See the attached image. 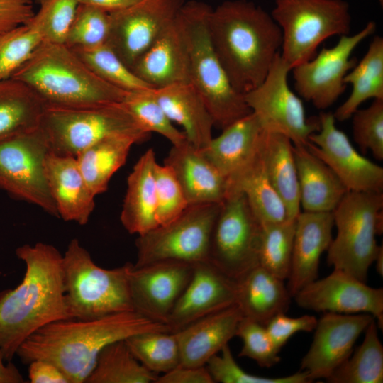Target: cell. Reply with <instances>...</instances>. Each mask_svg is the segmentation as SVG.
<instances>
[{"label":"cell","mask_w":383,"mask_h":383,"mask_svg":"<svg viewBox=\"0 0 383 383\" xmlns=\"http://www.w3.org/2000/svg\"><path fill=\"white\" fill-rule=\"evenodd\" d=\"M25 264L21 282L0 291V350L11 362L24 340L43 326L72 319L65 297L62 255L45 243L16 250Z\"/></svg>","instance_id":"obj_1"},{"label":"cell","mask_w":383,"mask_h":383,"mask_svg":"<svg viewBox=\"0 0 383 383\" xmlns=\"http://www.w3.org/2000/svg\"><path fill=\"white\" fill-rule=\"evenodd\" d=\"M148 331L171 333L167 324L135 311L89 320H59L31 334L16 355L23 364L35 360L48 361L60 369L69 383H84L105 346Z\"/></svg>","instance_id":"obj_2"},{"label":"cell","mask_w":383,"mask_h":383,"mask_svg":"<svg viewBox=\"0 0 383 383\" xmlns=\"http://www.w3.org/2000/svg\"><path fill=\"white\" fill-rule=\"evenodd\" d=\"M211 44L233 88L259 86L280 52L282 35L271 14L247 0L226 1L208 18Z\"/></svg>","instance_id":"obj_3"},{"label":"cell","mask_w":383,"mask_h":383,"mask_svg":"<svg viewBox=\"0 0 383 383\" xmlns=\"http://www.w3.org/2000/svg\"><path fill=\"white\" fill-rule=\"evenodd\" d=\"M46 106L82 107L122 102L126 92L96 75L65 44L43 41L11 76Z\"/></svg>","instance_id":"obj_4"},{"label":"cell","mask_w":383,"mask_h":383,"mask_svg":"<svg viewBox=\"0 0 383 383\" xmlns=\"http://www.w3.org/2000/svg\"><path fill=\"white\" fill-rule=\"evenodd\" d=\"M211 7L184 2L178 17L187 44L189 82L199 92L215 126L223 129L252 111L244 95L231 84L211 44L208 18Z\"/></svg>","instance_id":"obj_5"},{"label":"cell","mask_w":383,"mask_h":383,"mask_svg":"<svg viewBox=\"0 0 383 383\" xmlns=\"http://www.w3.org/2000/svg\"><path fill=\"white\" fill-rule=\"evenodd\" d=\"M131 263L108 270L97 265L77 238L62 255L66 301L72 319L89 320L134 311L128 271Z\"/></svg>","instance_id":"obj_6"},{"label":"cell","mask_w":383,"mask_h":383,"mask_svg":"<svg viewBox=\"0 0 383 383\" xmlns=\"http://www.w3.org/2000/svg\"><path fill=\"white\" fill-rule=\"evenodd\" d=\"M382 211V192H348L333 211L337 234L327 250L328 265L366 282L380 248Z\"/></svg>","instance_id":"obj_7"},{"label":"cell","mask_w":383,"mask_h":383,"mask_svg":"<svg viewBox=\"0 0 383 383\" xmlns=\"http://www.w3.org/2000/svg\"><path fill=\"white\" fill-rule=\"evenodd\" d=\"M40 128L50 152L76 155L94 143L111 136L149 135L122 102L82 107L46 106Z\"/></svg>","instance_id":"obj_8"},{"label":"cell","mask_w":383,"mask_h":383,"mask_svg":"<svg viewBox=\"0 0 383 383\" xmlns=\"http://www.w3.org/2000/svg\"><path fill=\"white\" fill-rule=\"evenodd\" d=\"M271 16L282 31L280 55L292 69L313 57L327 38L350 30L345 0H276Z\"/></svg>","instance_id":"obj_9"},{"label":"cell","mask_w":383,"mask_h":383,"mask_svg":"<svg viewBox=\"0 0 383 383\" xmlns=\"http://www.w3.org/2000/svg\"><path fill=\"white\" fill-rule=\"evenodd\" d=\"M220 207L221 204L216 203L189 204L172 222L138 235L133 266L163 260L208 262L212 230Z\"/></svg>","instance_id":"obj_10"},{"label":"cell","mask_w":383,"mask_h":383,"mask_svg":"<svg viewBox=\"0 0 383 383\" xmlns=\"http://www.w3.org/2000/svg\"><path fill=\"white\" fill-rule=\"evenodd\" d=\"M260 230L245 195L229 191L212 230L208 262L237 282L259 265Z\"/></svg>","instance_id":"obj_11"},{"label":"cell","mask_w":383,"mask_h":383,"mask_svg":"<svg viewBox=\"0 0 383 383\" xmlns=\"http://www.w3.org/2000/svg\"><path fill=\"white\" fill-rule=\"evenodd\" d=\"M50 152L39 127L0 140V189L59 217L45 172Z\"/></svg>","instance_id":"obj_12"},{"label":"cell","mask_w":383,"mask_h":383,"mask_svg":"<svg viewBox=\"0 0 383 383\" xmlns=\"http://www.w3.org/2000/svg\"><path fill=\"white\" fill-rule=\"evenodd\" d=\"M291 70L279 52L262 82L245 94L244 99L265 132L279 133L294 145H306L309 136L320 128L319 118H306L302 100L288 84Z\"/></svg>","instance_id":"obj_13"},{"label":"cell","mask_w":383,"mask_h":383,"mask_svg":"<svg viewBox=\"0 0 383 383\" xmlns=\"http://www.w3.org/2000/svg\"><path fill=\"white\" fill-rule=\"evenodd\" d=\"M376 27L375 22L370 21L359 32L340 36L334 46L323 48L311 59L294 67L291 71L298 94L318 109L331 106L344 92L345 77L356 64L353 52Z\"/></svg>","instance_id":"obj_14"},{"label":"cell","mask_w":383,"mask_h":383,"mask_svg":"<svg viewBox=\"0 0 383 383\" xmlns=\"http://www.w3.org/2000/svg\"><path fill=\"white\" fill-rule=\"evenodd\" d=\"M184 0H141L109 13L106 44L131 70L139 57L177 18Z\"/></svg>","instance_id":"obj_15"},{"label":"cell","mask_w":383,"mask_h":383,"mask_svg":"<svg viewBox=\"0 0 383 383\" xmlns=\"http://www.w3.org/2000/svg\"><path fill=\"white\" fill-rule=\"evenodd\" d=\"M320 128L309 138L307 148L335 174L348 192H382L383 167L360 154L335 126L331 112L321 113Z\"/></svg>","instance_id":"obj_16"},{"label":"cell","mask_w":383,"mask_h":383,"mask_svg":"<svg viewBox=\"0 0 383 383\" xmlns=\"http://www.w3.org/2000/svg\"><path fill=\"white\" fill-rule=\"evenodd\" d=\"M194 264L163 260L140 267L131 263L128 283L133 309L165 323L177 301L189 282Z\"/></svg>","instance_id":"obj_17"},{"label":"cell","mask_w":383,"mask_h":383,"mask_svg":"<svg viewBox=\"0 0 383 383\" xmlns=\"http://www.w3.org/2000/svg\"><path fill=\"white\" fill-rule=\"evenodd\" d=\"M293 297L299 307L316 312L370 313L383 328L382 288L370 287L340 270L317 278Z\"/></svg>","instance_id":"obj_18"},{"label":"cell","mask_w":383,"mask_h":383,"mask_svg":"<svg viewBox=\"0 0 383 383\" xmlns=\"http://www.w3.org/2000/svg\"><path fill=\"white\" fill-rule=\"evenodd\" d=\"M374 319L366 313H323L300 370L306 371L311 382L326 379L351 355L357 339Z\"/></svg>","instance_id":"obj_19"},{"label":"cell","mask_w":383,"mask_h":383,"mask_svg":"<svg viewBox=\"0 0 383 383\" xmlns=\"http://www.w3.org/2000/svg\"><path fill=\"white\" fill-rule=\"evenodd\" d=\"M236 282L209 262L194 264L192 278L166 324L174 333L191 323L235 304Z\"/></svg>","instance_id":"obj_20"},{"label":"cell","mask_w":383,"mask_h":383,"mask_svg":"<svg viewBox=\"0 0 383 383\" xmlns=\"http://www.w3.org/2000/svg\"><path fill=\"white\" fill-rule=\"evenodd\" d=\"M334 226L333 212L300 211L296 218L287 289L293 297L318 278L320 258L327 251Z\"/></svg>","instance_id":"obj_21"},{"label":"cell","mask_w":383,"mask_h":383,"mask_svg":"<svg viewBox=\"0 0 383 383\" xmlns=\"http://www.w3.org/2000/svg\"><path fill=\"white\" fill-rule=\"evenodd\" d=\"M131 70L153 89L189 82L187 44L178 15L139 57Z\"/></svg>","instance_id":"obj_22"},{"label":"cell","mask_w":383,"mask_h":383,"mask_svg":"<svg viewBox=\"0 0 383 383\" xmlns=\"http://www.w3.org/2000/svg\"><path fill=\"white\" fill-rule=\"evenodd\" d=\"M164 165L174 173L189 205L221 204L225 199L227 179L187 140L172 145Z\"/></svg>","instance_id":"obj_23"},{"label":"cell","mask_w":383,"mask_h":383,"mask_svg":"<svg viewBox=\"0 0 383 383\" xmlns=\"http://www.w3.org/2000/svg\"><path fill=\"white\" fill-rule=\"evenodd\" d=\"M265 131L251 112L222 129L200 149L207 160L227 179L247 168L261 152Z\"/></svg>","instance_id":"obj_24"},{"label":"cell","mask_w":383,"mask_h":383,"mask_svg":"<svg viewBox=\"0 0 383 383\" xmlns=\"http://www.w3.org/2000/svg\"><path fill=\"white\" fill-rule=\"evenodd\" d=\"M45 172L59 217L85 225L95 206V194L85 180L75 157L51 152L45 160Z\"/></svg>","instance_id":"obj_25"},{"label":"cell","mask_w":383,"mask_h":383,"mask_svg":"<svg viewBox=\"0 0 383 383\" xmlns=\"http://www.w3.org/2000/svg\"><path fill=\"white\" fill-rule=\"evenodd\" d=\"M243 314L236 304L198 319L174 332L181 365L205 366L236 335Z\"/></svg>","instance_id":"obj_26"},{"label":"cell","mask_w":383,"mask_h":383,"mask_svg":"<svg viewBox=\"0 0 383 383\" xmlns=\"http://www.w3.org/2000/svg\"><path fill=\"white\" fill-rule=\"evenodd\" d=\"M154 94L170 120L184 128L191 144L202 149L210 143L214 121L199 92L189 82L154 89Z\"/></svg>","instance_id":"obj_27"},{"label":"cell","mask_w":383,"mask_h":383,"mask_svg":"<svg viewBox=\"0 0 383 383\" xmlns=\"http://www.w3.org/2000/svg\"><path fill=\"white\" fill-rule=\"evenodd\" d=\"M300 206L304 211L333 212L348 190L320 158L304 145H294Z\"/></svg>","instance_id":"obj_28"},{"label":"cell","mask_w":383,"mask_h":383,"mask_svg":"<svg viewBox=\"0 0 383 383\" xmlns=\"http://www.w3.org/2000/svg\"><path fill=\"white\" fill-rule=\"evenodd\" d=\"M152 148L139 158L127 179V189L120 219L131 234L143 235L158 226L156 220V192Z\"/></svg>","instance_id":"obj_29"},{"label":"cell","mask_w":383,"mask_h":383,"mask_svg":"<svg viewBox=\"0 0 383 383\" xmlns=\"http://www.w3.org/2000/svg\"><path fill=\"white\" fill-rule=\"evenodd\" d=\"M290 295L284 280L260 265L236 282V302L243 316L263 326L278 313H286Z\"/></svg>","instance_id":"obj_30"},{"label":"cell","mask_w":383,"mask_h":383,"mask_svg":"<svg viewBox=\"0 0 383 383\" xmlns=\"http://www.w3.org/2000/svg\"><path fill=\"white\" fill-rule=\"evenodd\" d=\"M143 140L133 135L111 136L76 155L77 165L95 196L107 190L111 178L125 164L131 147Z\"/></svg>","instance_id":"obj_31"},{"label":"cell","mask_w":383,"mask_h":383,"mask_svg":"<svg viewBox=\"0 0 383 383\" xmlns=\"http://www.w3.org/2000/svg\"><path fill=\"white\" fill-rule=\"evenodd\" d=\"M294 144L284 135L265 132L262 158L267 175L284 203L289 219L301 211L299 187Z\"/></svg>","instance_id":"obj_32"},{"label":"cell","mask_w":383,"mask_h":383,"mask_svg":"<svg viewBox=\"0 0 383 383\" xmlns=\"http://www.w3.org/2000/svg\"><path fill=\"white\" fill-rule=\"evenodd\" d=\"M228 192L234 190L245 195L260 226L289 219L284 203L267 175L262 158V148L255 161L228 180Z\"/></svg>","instance_id":"obj_33"},{"label":"cell","mask_w":383,"mask_h":383,"mask_svg":"<svg viewBox=\"0 0 383 383\" xmlns=\"http://www.w3.org/2000/svg\"><path fill=\"white\" fill-rule=\"evenodd\" d=\"M45 107L22 82L12 78L0 81V140L39 128Z\"/></svg>","instance_id":"obj_34"},{"label":"cell","mask_w":383,"mask_h":383,"mask_svg":"<svg viewBox=\"0 0 383 383\" xmlns=\"http://www.w3.org/2000/svg\"><path fill=\"white\" fill-rule=\"evenodd\" d=\"M345 83L352 86L348 99L333 113L335 120L346 121L370 99H383V38L374 36L361 60L348 72Z\"/></svg>","instance_id":"obj_35"},{"label":"cell","mask_w":383,"mask_h":383,"mask_svg":"<svg viewBox=\"0 0 383 383\" xmlns=\"http://www.w3.org/2000/svg\"><path fill=\"white\" fill-rule=\"evenodd\" d=\"M374 319L365 330L362 343L326 379L330 383L383 382V346Z\"/></svg>","instance_id":"obj_36"},{"label":"cell","mask_w":383,"mask_h":383,"mask_svg":"<svg viewBox=\"0 0 383 383\" xmlns=\"http://www.w3.org/2000/svg\"><path fill=\"white\" fill-rule=\"evenodd\" d=\"M157 377L135 357L126 340H121L101 350L85 383H150Z\"/></svg>","instance_id":"obj_37"},{"label":"cell","mask_w":383,"mask_h":383,"mask_svg":"<svg viewBox=\"0 0 383 383\" xmlns=\"http://www.w3.org/2000/svg\"><path fill=\"white\" fill-rule=\"evenodd\" d=\"M125 340L135 357L152 372L164 374L181 364L179 346L174 333L143 332Z\"/></svg>","instance_id":"obj_38"},{"label":"cell","mask_w":383,"mask_h":383,"mask_svg":"<svg viewBox=\"0 0 383 383\" xmlns=\"http://www.w3.org/2000/svg\"><path fill=\"white\" fill-rule=\"evenodd\" d=\"M295 228L296 218L261 226L259 265L282 280L290 270Z\"/></svg>","instance_id":"obj_39"},{"label":"cell","mask_w":383,"mask_h":383,"mask_svg":"<svg viewBox=\"0 0 383 383\" xmlns=\"http://www.w3.org/2000/svg\"><path fill=\"white\" fill-rule=\"evenodd\" d=\"M99 78L126 92L153 89L138 77L106 43L91 48H71Z\"/></svg>","instance_id":"obj_40"},{"label":"cell","mask_w":383,"mask_h":383,"mask_svg":"<svg viewBox=\"0 0 383 383\" xmlns=\"http://www.w3.org/2000/svg\"><path fill=\"white\" fill-rule=\"evenodd\" d=\"M123 104L146 132L162 135L172 145L187 140L184 132L177 129L167 117L155 96L154 89L128 92Z\"/></svg>","instance_id":"obj_41"},{"label":"cell","mask_w":383,"mask_h":383,"mask_svg":"<svg viewBox=\"0 0 383 383\" xmlns=\"http://www.w3.org/2000/svg\"><path fill=\"white\" fill-rule=\"evenodd\" d=\"M109 29V13L79 4L65 44L70 48H91L106 44Z\"/></svg>","instance_id":"obj_42"},{"label":"cell","mask_w":383,"mask_h":383,"mask_svg":"<svg viewBox=\"0 0 383 383\" xmlns=\"http://www.w3.org/2000/svg\"><path fill=\"white\" fill-rule=\"evenodd\" d=\"M43 42L29 23L0 35V81L11 77Z\"/></svg>","instance_id":"obj_43"},{"label":"cell","mask_w":383,"mask_h":383,"mask_svg":"<svg viewBox=\"0 0 383 383\" xmlns=\"http://www.w3.org/2000/svg\"><path fill=\"white\" fill-rule=\"evenodd\" d=\"M39 5L28 23L38 31L43 41L65 44L78 0H43Z\"/></svg>","instance_id":"obj_44"},{"label":"cell","mask_w":383,"mask_h":383,"mask_svg":"<svg viewBox=\"0 0 383 383\" xmlns=\"http://www.w3.org/2000/svg\"><path fill=\"white\" fill-rule=\"evenodd\" d=\"M214 382L221 383H309L312 382L304 370L280 377H265L251 374L241 368L234 359L228 344L221 355L211 357L206 364Z\"/></svg>","instance_id":"obj_45"},{"label":"cell","mask_w":383,"mask_h":383,"mask_svg":"<svg viewBox=\"0 0 383 383\" xmlns=\"http://www.w3.org/2000/svg\"><path fill=\"white\" fill-rule=\"evenodd\" d=\"M353 135L361 151L370 150L383 160V99H373L370 106L357 109L352 116Z\"/></svg>","instance_id":"obj_46"},{"label":"cell","mask_w":383,"mask_h":383,"mask_svg":"<svg viewBox=\"0 0 383 383\" xmlns=\"http://www.w3.org/2000/svg\"><path fill=\"white\" fill-rule=\"evenodd\" d=\"M154 175L156 220L158 226H163L177 218L189 204L176 177L169 167L156 162Z\"/></svg>","instance_id":"obj_47"},{"label":"cell","mask_w":383,"mask_h":383,"mask_svg":"<svg viewBox=\"0 0 383 383\" xmlns=\"http://www.w3.org/2000/svg\"><path fill=\"white\" fill-rule=\"evenodd\" d=\"M236 335L243 342L240 357L255 361L262 367H271L280 361L278 350L270 338L265 326L248 318L240 321Z\"/></svg>","instance_id":"obj_48"},{"label":"cell","mask_w":383,"mask_h":383,"mask_svg":"<svg viewBox=\"0 0 383 383\" xmlns=\"http://www.w3.org/2000/svg\"><path fill=\"white\" fill-rule=\"evenodd\" d=\"M317 321L313 315L292 318L281 313L272 317L265 325V328L274 346L280 350L295 333L314 331Z\"/></svg>","instance_id":"obj_49"},{"label":"cell","mask_w":383,"mask_h":383,"mask_svg":"<svg viewBox=\"0 0 383 383\" xmlns=\"http://www.w3.org/2000/svg\"><path fill=\"white\" fill-rule=\"evenodd\" d=\"M33 0H0V35L28 23L35 12Z\"/></svg>","instance_id":"obj_50"},{"label":"cell","mask_w":383,"mask_h":383,"mask_svg":"<svg viewBox=\"0 0 383 383\" xmlns=\"http://www.w3.org/2000/svg\"><path fill=\"white\" fill-rule=\"evenodd\" d=\"M156 383H214L207 367L179 365L172 370L158 376Z\"/></svg>","instance_id":"obj_51"},{"label":"cell","mask_w":383,"mask_h":383,"mask_svg":"<svg viewBox=\"0 0 383 383\" xmlns=\"http://www.w3.org/2000/svg\"><path fill=\"white\" fill-rule=\"evenodd\" d=\"M28 378L31 383H69L60 369L43 360H35L28 364Z\"/></svg>","instance_id":"obj_52"},{"label":"cell","mask_w":383,"mask_h":383,"mask_svg":"<svg viewBox=\"0 0 383 383\" xmlns=\"http://www.w3.org/2000/svg\"><path fill=\"white\" fill-rule=\"evenodd\" d=\"M140 1L141 0H78V2L95 6L108 13H112L128 8Z\"/></svg>","instance_id":"obj_53"},{"label":"cell","mask_w":383,"mask_h":383,"mask_svg":"<svg viewBox=\"0 0 383 383\" xmlns=\"http://www.w3.org/2000/svg\"><path fill=\"white\" fill-rule=\"evenodd\" d=\"M24 378L17 367L6 362L0 350V383H23Z\"/></svg>","instance_id":"obj_54"},{"label":"cell","mask_w":383,"mask_h":383,"mask_svg":"<svg viewBox=\"0 0 383 383\" xmlns=\"http://www.w3.org/2000/svg\"><path fill=\"white\" fill-rule=\"evenodd\" d=\"M374 262H375L376 270L379 276H383V246L380 248L377 253Z\"/></svg>","instance_id":"obj_55"},{"label":"cell","mask_w":383,"mask_h":383,"mask_svg":"<svg viewBox=\"0 0 383 383\" xmlns=\"http://www.w3.org/2000/svg\"><path fill=\"white\" fill-rule=\"evenodd\" d=\"M33 2H35L38 4H39L43 0H33Z\"/></svg>","instance_id":"obj_56"},{"label":"cell","mask_w":383,"mask_h":383,"mask_svg":"<svg viewBox=\"0 0 383 383\" xmlns=\"http://www.w3.org/2000/svg\"><path fill=\"white\" fill-rule=\"evenodd\" d=\"M379 2H380V4L382 5V4H383V0H379Z\"/></svg>","instance_id":"obj_57"}]
</instances>
